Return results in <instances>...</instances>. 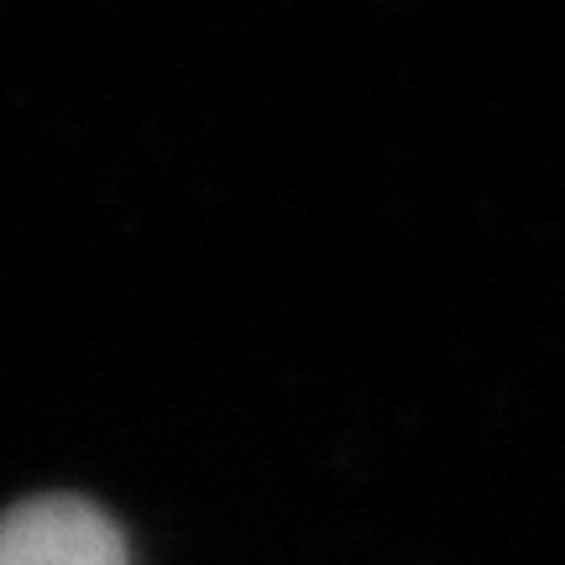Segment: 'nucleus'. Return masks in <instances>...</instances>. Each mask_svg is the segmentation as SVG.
Listing matches in <instances>:
<instances>
[{"label": "nucleus", "mask_w": 565, "mask_h": 565, "mask_svg": "<svg viewBox=\"0 0 565 565\" xmlns=\"http://www.w3.org/2000/svg\"><path fill=\"white\" fill-rule=\"evenodd\" d=\"M0 565H131V550L100 503L42 492L0 513Z\"/></svg>", "instance_id": "nucleus-1"}]
</instances>
